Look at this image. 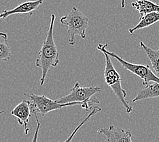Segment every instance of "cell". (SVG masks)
I'll list each match as a JSON object with an SVG mask.
<instances>
[{"instance_id": "obj_12", "label": "cell", "mask_w": 159, "mask_h": 142, "mask_svg": "<svg viewBox=\"0 0 159 142\" xmlns=\"http://www.w3.org/2000/svg\"><path fill=\"white\" fill-rule=\"evenodd\" d=\"M159 21V12H153L148 13L143 17L140 18L139 22L137 23L135 27L129 29V32L132 34L135 31L142 30L151 26Z\"/></svg>"}, {"instance_id": "obj_6", "label": "cell", "mask_w": 159, "mask_h": 142, "mask_svg": "<svg viewBox=\"0 0 159 142\" xmlns=\"http://www.w3.org/2000/svg\"><path fill=\"white\" fill-rule=\"evenodd\" d=\"M30 98V105L31 113H37L42 116H45L49 112L55 110H61L63 108L74 105H80L78 102H72L67 103H59L56 100H52L45 95H37L33 93H30L27 95Z\"/></svg>"}, {"instance_id": "obj_13", "label": "cell", "mask_w": 159, "mask_h": 142, "mask_svg": "<svg viewBox=\"0 0 159 142\" xmlns=\"http://www.w3.org/2000/svg\"><path fill=\"white\" fill-rule=\"evenodd\" d=\"M139 47L143 50L150 60L155 75L159 77V47L157 49H153L144 44L143 41L139 42Z\"/></svg>"}, {"instance_id": "obj_14", "label": "cell", "mask_w": 159, "mask_h": 142, "mask_svg": "<svg viewBox=\"0 0 159 142\" xmlns=\"http://www.w3.org/2000/svg\"><path fill=\"white\" fill-rule=\"evenodd\" d=\"M11 55L8 34L4 32H0V61H8Z\"/></svg>"}, {"instance_id": "obj_15", "label": "cell", "mask_w": 159, "mask_h": 142, "mask_svg": "<svg viewBox=\"0 0 159 142\" xmlns=\"http://www.w3.org/2000/svg\"><path fill=\"white\" fill-rule=\"evenodd\" d=\"M101 111H102V108H101L100 107H98V106H94V107H92V110H91V113H90V114H89V115L86 116V117L84 119V120H82V122H81L79 126H77V128L74 130V132L71 133V135L70 136V137H69L68 139H67V140H66V141H71V140H72V138H73V136H74V135L77 133V131H78L80 129V127H81L83 125H84V124L86 121H87V120H88L89 119L91 118L93 115H95V114H97V113L100 112Z\"/></svg>"}, {"instance_id": "obj_5", "label": "cell", "mask_w": 159, "mask_h": 142, "mask_svg": "<svg viewBox=\"0 0 159 142\" xmlns=\"http://www.w3.org/2000/svg\"><path fill=\"white\" fill-rule=\"evenodd\" d=\"M107 47V43H100L97 46V49L101 52H106L107 55H109L110 57H113L114 59H116V60L118 61L122 66H123L126 70L130 71L131 73L137 75V76H139V78L142 79L143 81V86H146L150 82L159 83V77L155 75L154 72H152L149 66L143 64H137L134 63L129 62V61L122 59V57L118 56L117 54L108 51L106 49Z\"/></svg>"}, {"instance_id": "obj_11", "label": "cell", "mask_w": 159, "mask_h": 142, "mask_svg": "<svg viewBox=\"0 0 159 142\" xmlns=\"http://www.w3.org/2000/svg\"><path fill=\"white\" fill-rule=\"evenodd\" d=\"M159 97V83L154 82L150 85H147L143 89L137 93L133 99V103L148 98H156Z\"/></svg>"}, {"instance_id": "obj_8", "label": "cell", "mask_w": 159, "mask_h": 142, "mask_svg": "<svg viewBox=\"0 0 159 142\" xmlns=\"http://www.w3.org/2000/svg\"><path fill=\"white\" fill-rule=\"evenodd\" d=\"M97 132L104 135L106 137V141L109 142L132 141V135L129 130H125L123 129L119 128L114 125H110L107 129H99L97 130Z\"/></svg>"}, {"instance_id": "obj_16", "label": "cell", "mask_w": 159, "mask_h": 142, "mask_svg": "<svg viewBox=\"0 0 159 142\" xmlns=\"http://www.w3.org/2000/svg\"><path fill=\"white\" fill-rule=\"evenodd\" d=\"M125 2H126V0H121V8H125Z\"/></svg>"}, {"instance_id": "obj_1", "label": "cell", "mask_w": 159, "mask_h": 142, "mask_svg": "<svg viewBox=\"0 0 159 142\" xmlns=\"http://www.w3.org/2000/svg\"><path fill=\"white\" fill-rule=\"evenodd\" d=\"M56 16L52 14L50 18V23L46 38L35 60V66L41 68L42 76L39 79L40 85L45 83L47 74L51 67H56L60 63L59 53L58 52L56 44L54 40L53 30L55 26Z\"/></svg>"}, {"instance_id": "obj_7", "label": "cell", "mask_w": 159, "mask_h": 142, "mask_svg": "<svg viewBox=\"0 0 159 142\" xmlns=\"http://www.w3.org/2000/svg\"><path fill=\"white\" fill-rule=\"evenodd\" d=\"M10 114L17 119L18 122L20 126H23L25 135H27L30 131L28 123L31 116L30 100H23L21 101L12 109Z\"/></svg>"}, {"instance_id": "obj_17", "label": "cell", "mask_w": 159, "mask_h": 142, "mask_svg": "<svg viewBox=\"0 0 159 142\" xmlns=\"http://www.w3.org/2000/svg\"><path fill=\"white\" fill-rule=\"evenodd\" d=\"M4 111H3V110H2V111H0V115H2V114H4Z\"/></svg>"}, {"instance_id": "obj_4", "label": "cell", "mask_w": 159, "mask_h": 142, "mask_svg": "<svg viewBox=\"0 0 159 142\" xmlns=\"http://www.w3.org/2000/svg\"><path fill=\"white\" fill-rule=\"evenodd\" d=\"M102 53H103L105 60H106V65H105L104 69L105 81L106 84L112 90L113 92L125 108L126 112L127 114H130L133 111V107L131 106L129 102L126 100V92L122 87L121 76L115 69L109 55H107L106 52Z\"/></svg>"}, {"instance_id": "obj_9", "label": "cell", "mask_w": 159, "mask_h": 142, "mask_svg": "<svg viewBox=\"0 0 159 142\" xmlns=\"http://www.w3.org/2000/svg\"><path fill=\"white\" fill-rule=\"evenodd\" d=\"M44 1L45 0H35V1L25 2L12 10H3L0 14V19H7L8 17L14 15V14H31V13L37 10L38 7L41 6Z\"/></svg>"}, {"instance_id": "obj_2", "label": "cell", "mask_w": 159, "mask_h": 142, "mask_svg": "<svg viewBox=\"0 0 159 142\" xmlns=\"http://www.w3.org/2000/svg\"><path fill=\"white\" fill-rule=\"evenodd\" d=\"M60 23L67 27L69 34L68 42L70 46L75 44V36H80L83 39L86 37V30L89 27V18L74 6L66 15L61 18Z\"/></svg>"}, {"instance_id": "obj_3", "label": "cell", "mask_w": 159, "mask_h": 142, "mask_svg": "<svg viewBox=\"0 0 159 142\" xmlns=\"http://www.w3.org/2000/svg\"><path fill=\"white\" fill-rule=\"evenodd\" d=\"M101 91V87L97 86L81 87L78 82H76L72 87L71 92L56 100L59 103H67L72 102H78L80 106L86 111H89L93 107V104L99 103V100L95 97V94Z\"/></svg>"}, {"instance_id": "obj_10", "label": "cell", "mask_w": 159, "mask_h": 142, "mask_svg": "<svg viewBox=\"0 0 159 142\" xmlns=\"http://www.w3.org/2000/svg\"><path fill=\"white\" fill-rule=\"evenodd\" d=\"M131 6L139 12L140 18L150 12H159V4L150 0H135L131 3Z\"/></svg>"}]
</instances>
